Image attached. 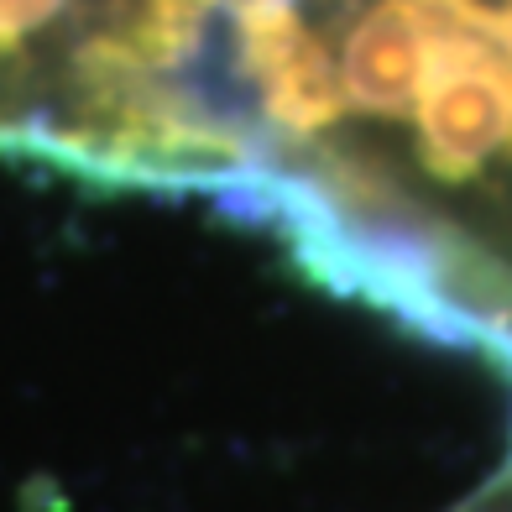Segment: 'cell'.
Masks as SVG:
<instances>
[{
  "mask_svg": "<svg viewBox=\"0 0 512 512\" xmlns=\"http://www.w3.org/2000/svg\"><path fill=\"white\" fill-rule=\"evenodd\" d=\"M424 11V6H418ZM429 16V74L413 105L418 168L445 189L486 178L512 157V58L460 21Z\"/></svg>",
  "mask_w": 512,
  "mask_h": 512,
  "instance_id": "cell-1",
  "label": "cell"
},
{
  "mask_svg": "<svg viewBox=\"0 0 512 512\" xmlns=\"http://www.w3.org/2000/svg\"><path fill=\"white\" fill-rule=\"evenodd\" d=\"M335 68L345 110L377 115V121H408L429 74V16L413 0H377L345 32Z\"/></svg>",
  "mask_w": 512,
  "mask_h": 512,
  "instance_id": "cell-2",
  "label": "cell"
},
{
  "mask_svg": "<svg viewBox=\"0 0 512 512\" xmlns=\"http://www.w3.org/2000/svg\"><path fill=\"white\" fill-rule=\"evenodd\" d=\"M63 6L68 0H0V48H16L21 37L48 27Z\"/></svg>",
  "mask_w": 512,
  "mask_h": 512,
  "instance_id": "cell-3",
  "label": "cell"
},
{
  "mask_svg": "<svg viewBox=\"0 0 512 512\" xmlns=\"http://www.w3.org/2000/svg\"><path fill=\"white\" fill-rule=\"evenodd\" d=\"M455 512H512V460H507V471L492 486H481V492L471 502H460Z\"/></svg>",
  "mask_w": 512,
  "mask_h": 512,
  "instance_id": "cell-4",
  "label": "cell"
},
{
  "mask_svg": "<svg viewBox=\"0 0 512 512\" xmlns=\"http://www.w3.org/2000/svg\"><path fill=\"white\" fill-rule=\"evenodd\" d=\"M236 11H267V6H293V0H230Z\"/></svg>",
  "mask_w": 512,
  "mask_h": 512,
  "instance_id": "cell-5",
  "label": "cell"
},
{
  "mask_svg": "<svg viewBox=\"0 0 512 512\" xmlns=\"http://www.w3.org/2000/svg\"><path fill=\"white\" fill-rule=\"evenodd\" d=\"M168 6H199V0H168Z\"/></svg>",
  "mask_w": 512,
  "mask_h": 512,
  "instance_id": "cell-6",
  "label": "cell"
}]
</instances>
